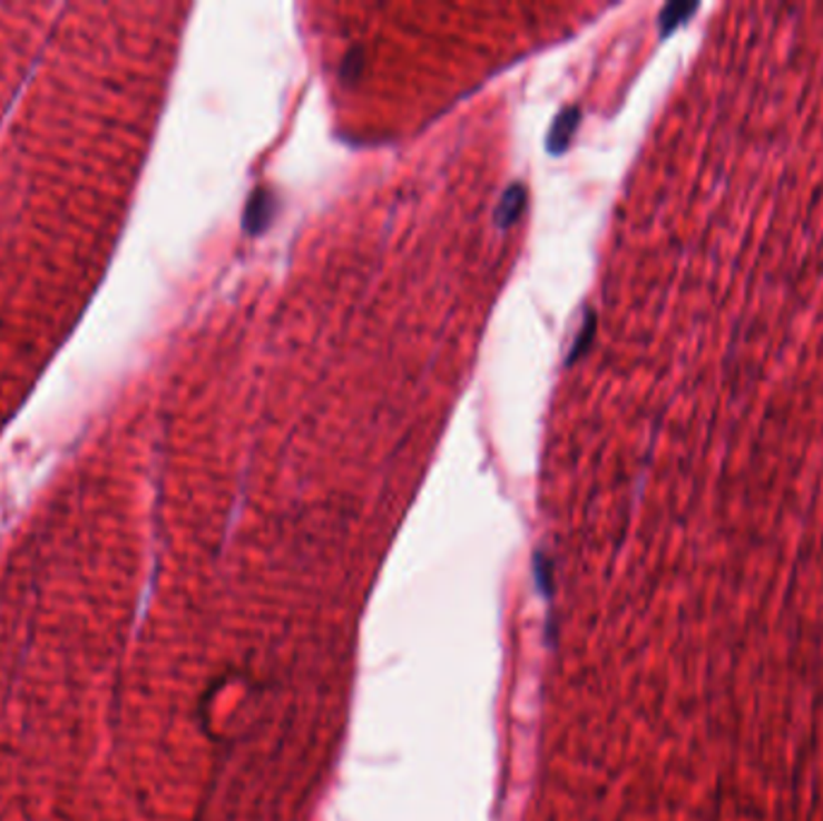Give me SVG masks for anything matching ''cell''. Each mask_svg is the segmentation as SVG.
<instances>
[{
	"label": "cell",
	"instance_id": "cell-1",
	"mask_svg": "<svg viewBox=\"0 0 823 821\" xmlns=\"http://www.w3.org/2000/svg\"><path fill=\"white\" fill-rule=\"evenodd\" d=\"M698 10V6L696 3H672V6H667L665 10H663V14H660V27H663V32L667 35V32H672V29H677L684 20H688V18H692V14Z\"/></svg>",
	"mask_w": 823,
	"mask_h": 821
}]
</instances>
